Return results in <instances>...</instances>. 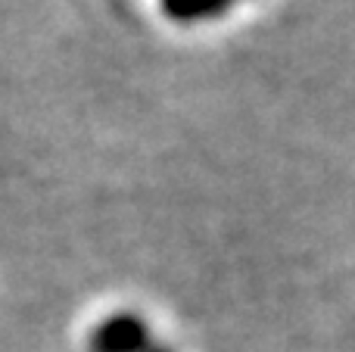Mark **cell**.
I'll use <instances>...</instances> for the list:
<instances>
[{"mask_svg":"<svg viewBox=\"0 0 355 352\" xmlns=\"http://www.w3.org/2000/svg\"><path fill=\"white\" fill-rule=\"evenodd\" d=\"M150 343L153 337L147 322L135 312H116L91 334V352H153Z\"/></svg>","mask_w":355,"mask_h":352,"instance_id":"cell-1","label":"cell"},{"mask_svg":"<svg viewBox=\"0 0 355 352\" xmlns=\"http://www.w3.org/2000/svg\"><path fill=\"white\" fill-rule=\"evenodd\" d=\"M153 352H172V349H153Z\"/></svg>","mask_w":355,"mask_h":352,"instance_id":"cell-2","label":"cell"}]
</instances>
